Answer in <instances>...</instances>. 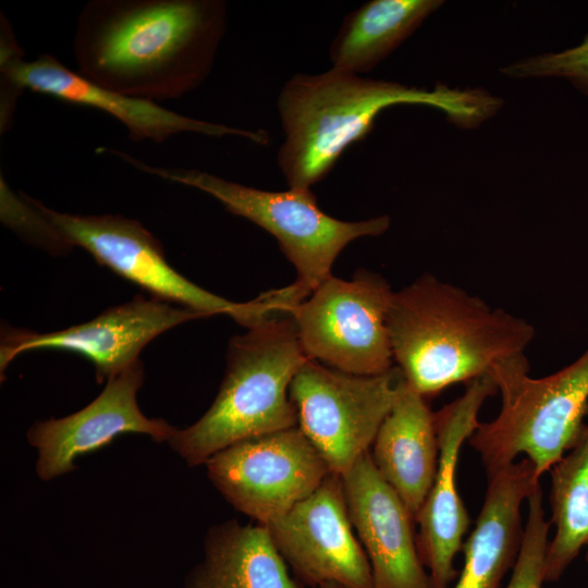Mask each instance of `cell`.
<instances>
[{
  "label": "cell",
  "instance_id": "d4e9b609",
  "mask_svg": "<svg viewBox=\"0 0 588 588\" xmlns=\"http://www.w3.org/2000/svg\"><path fill=\"white\" fill-rule=\"evenodd\" d=\"M316 588H344L340 585H336V584H324V585H321V586H318Z\"/></svg>",
  "mask_w": 588,
  "mask_h": 588
},
{
  "label": "cell",
  "instance_id": "7402d4cb",
  "mask_svg": "<svg viewBox=\"0 0 588 588\" xmlns=\"http://www.w3.org/2000/svg\"><path fill=\"white\" fill-rule=\"evenodd\" d=\"M527 519L520 549L505 588H542L549 546L550 520L546 518L543 495L538 483L527 497Z\"/></svg>",
  "mask_w": 588,
  "mask_h": 588
},
{
  "label": "cell",
  "instance_id": "44dd1931",
  "mask_svg": "<svg viewBox=\"0 0 588 588\" xmlns=\"http://www.w3.org/2000/svg\"><path fill=\"white\" fill-rule=\"evenodd\" d=\"M551 470V525L544 581H558L583 548L588 547V412L575 444Z\"/></svg>",
  "mask_w": 588,
  "mask_h": 588
},
{
  "label": "cell",
  "instance_id": "2e32d148",
  "mask_svg": "<svg viewBox=\"0 0 588 588\" xmlns=\"http://www.w3.org/2000/svg\"><path fill=\"white\" fill-rule=\"evenodd\" d=\"M358 540L370 564L373 588H432L414 535V517L378 473L370 452L341 476Z\"/></svg>",
  "mask_w": 588,
  "mask_h": 588
},
{
  "label": "cell",
  "instance_id": "ac0fdd59",
  "mask_svg": "<svg viewBox=\"0 0 588 588\" xmlns=\"http://www.w3.org/2000/svg\"><path fill=\"white\" fill-rule=\"evenodd\" d=\"M370 455L378 473L415 519L434 479L439 441L434 413L426 397L404 378L377 432Z\"/></svg>",
  "mask_w": 588,
  "mask_h": 588
},
{
  "label": "cell",
  "instance_id": "603a6c76",
  "mask_svg": "<svg viewBox=\"0 0 588 588\" xmlns=\"http://www.w3.org/2000/svg\"><path fill=\"white\" fill-rule=\"evenodd\" d=\"M1 220L21 237L52 254L70 249L57 234L38 206L24 193L15 194L1 179Z\"/></svg>",
  "mask_w": 588,
  "mask_h": 588
},
{
  "label": "cell",
  "instance_id": "6da1fadb",
  "mask_svg": "<svg viewBox=\"0 0 588 588\" xmlns=\"http://www.w3.org/2000/svg\"><path fill=\"white\" fill-rule=\"evenodd\" d=\"M225 19L219 0H90L73 37L77 73L130 97L179 98L208 76Z\"/></svg>",
  "mask_w": 588,
  "mask_h": 588
},
{
  "label": "cell",
  "instance_id": "9c48e42d",
  "mask_svg": "<svg viewBox=\"0 0 588 588\" xmlns=\"http://www.w3.org/2000/svg\"><path fill=\"white\" fill-rule=\"evenodd\" d=\"M402 372L359 376L308 359L295 375L290 396L297 427L332 474L343 476L370 452L394 403Z\"/></svg>",
  "mask_w": 588,
  "mask_h": 588
},
{
  "label": "cell",
  "instance_id": "8fae6325",
  "mask_svg": "<svg viewBox=\"0 0 588 588\" xmlns=\"http://www.w3.org/2000/svg\"><path fill=\"white\" fill-rule=\"evenodd\" d=\"M205 465L226 501L261 525L310 495L331 474L298 427L237 442Z\"/></svg>",
  "mask_w": 588,
  "mask_h": 588
},
{
  "label": "cell",
  "instance_id": "ba28073f",
  "mask_svg": "<svg viewBox=\"0 0 588 588\" xmlns=\"http://www.w3.org/2000/svg\"><path fill=\"white\" fill-rule=\"evenodd\" d=\"M393 294L383 277L367 270L351 280L330 275L290 311L307 358L359 376L389 371Z\"/></svg>",
  "mask_w": 588,
  "mask_h": 588
},
{
  "label": "cell",
  "instance_id": "484cf974",
  "mask_svg": "<svg viewBox=\"0 0 588 588\" xmlns=\"http://www.w3.org/2000/svg\"><path fill=\"white\" fill-rule=\"evenodd\" d=\"M586 561H587V563H588V550H587V552H586Z\"/></svg>",
  "mask_w": 588,
  "mask_h": 588
},
{
  "label": "cell",
  "instance_id": "d6986e66",
  "mask_svg": "<svg viewBox=\"0 0 588 588\" xmlns=\"http://www.w3.org/2000/svg\"><path fill=\"white\" fill-rule=\"evenodd\" d=\"M204 552L185 588H297L265 525L229 520L215 526Z\"/></svg>",
  "mask_w": 588,
  "mask_h": 588
},
{
  "label": "cell",
  "instance_id": "7c38bea8",
  "mask_svg": "<svg viewBox=\"0 0 588 588\" xmlns=\"http://www.w3.org/2000/svg\"><path fill=\"white\" fill-rule=\"evenodd\" d=\"M209 317L156 296L137 295L89 321L58 331L41 333L7 327L1 332V375L22 353L63 350L91 360L96 379L102 382L136 362L142 350L159 334L186 321Z\"/></svg>",
  "mask_w": 588,
  "mask_h": 588
},
{
  "label": "cell",
  "instance_id": "8992f818",
  "mask_svg": "<svg viewBox=\"0 0 588 588\" xmlns=\"http://www.w3.org/2000/svg\"><path fill=\"white\" fill-rule=\"evenodd\" d=\"M110 152L140 171L207 193L231 213L269 232L295 267L294 284L305 298L332 275L334 260L351 242L380 235L390 226L388 216L335 219L320 209L310 189L264 191L197 169L156 167L120 150Z\"/></svg>",
  "mask_w": 588,
  "mask_h": 588
},
{
  "label": "cell",
  "instance_id": "3957f363",
  "mask_svg": "<svg viewBox=\"0 0 588 588\" xmlns=\"http://www.w3.org/2000/svg\"><path fill=\"white\" fill-rule=\"evenodd\" d=\"M388 329L396 367L424 397L489 375L535 336L527 320L428 273L394 292Z\"/></svg>",
  "mask_w": 588,
  "mask_h": 588
},
{
  "label": "cell",
  "instance_id": "e0dca14e",
  "mask_svg": "<svg viewBox=\"0 0 588 588\" xmlns=\"http://www.w3.org/2000/svg\"><path fill=\"white\" fill-rule=\"evenodd\" d=\"M488 487L475 527L464 541V565L452 588H499L513 568L523 539L520 507L540 483L528 458L487 477Z\"/></svg>",
  "mask_w": 588,
  "mask_h": 588
},
{
  "label": "cell",
  "instance_id": "5bb4252c",
  "mask_svg": "<svg viewBox=\"0 0 588 588\" xmlns=\"http://www.w3.org/2000/svg\"><path fill=\"white\" fill-rule=\"evenodd\" d=\"M497 392L490 375H485L466 383L461 396L434 413L438 466L432 486L415 518L418 524L417 548L432 588H450L458 575L454 560L462 550L470 525L456 485L460 451L479 425L477 417L483 402Z\"/></svg>",
  "mask_w": 588,
  "mask_h": 588
},
{
  "label": "cell",
  "instance_id": "30bf717a",
  "mask_svg": "<svg viewBox=\"0 0 588 588\" xmlns=\"http://www.w3.org/2000/svg\"><path fill=\"white\" fill-rule=\"evenodd\" d=\"M1 101L0 115L12 119L17 97L24 89L60 100L87 106L117 119L133 140L160 144L181 133L207 136H240L258 145H268L265 131H252L186 117L155 101L130 97L95 85L63 65L51 54L25 61L12 26L1 23L0 40Z\"/></svg>",
  "mask_w": 588,
  "mask_h": 588
},
{
  "label": "cell",
  "instance_id": "52a82bcc",
  "mask_svg": "<svg viewBox=\"0 0 588 588\" xmlns=\"http://www.w3.org/2000/svg\"><path fill=\"white\" fill-rule=\"evenodd\" d=\"M38 206L69 249L82 247L99 264L156 296L196 311L224 314L247 328L281 311L272 291L236 303L191 282L167 261L161 243L137 220L121 215H75Z\"/></svg>",
  "mask_w": 588,
  "mask_h": 588
},
{
  "label": "cell",
  "instance_id": "5b68a950",
  "mask_svg": "<svg viewBox=\"0 0 588 588\" xmlns=\"http://www.w3.org/2000/svg\"><path fill=\"white\" fill-rule=\"evenodd\" d=\"M501 395L497 417L479 422L468 443L487 477L524 454L538 479L575 444L588 412V348L559 371L529 376L524 354L489 372Z\"/></svg>",
  "mask_w": 588,
  "mask_h": 588
},
{
  "label": "cell",
  "instance_id": "4fadbf2b",
  "mask_svg": "<svg viewBox=\"0 0 588 588\" xmlns=\"http://www.w3.org/2000/svg\"><path fill=\"white\" fill-rule=\"evenodd\" d=\"M265 526L285 563L309 585L373 588L341 476L331 473L310 495Z\"/></svg>",
  "mask_w": 588,
  "mask_h": 588
},
{
  "label": "cell",
  "instance_id": "ffe728a7",
  "mask_svg": "<svg viewBox=\"0 0 588 588\" xmlns=\"http://www.w3.org/2000/svg\"><path fill=\"white\" fill-rule=\"evenodd\" d=\"M442 3L372 0L363 4L346 15L330 46L332 69L356 75L372 70Z\"/></svg>",
  "mask_w": 588,
  "mask_h": 588
},
{
  "label": "cell",
  "instance_id": "277c9868",
  "mask_svg": "<svg viewBox=\"0 0 588 588\" xmlns=\"http://www.w3.org/2000/svg\"><path fill=\"white\" fill-rule=\"evenodd\" d=\"M225 375L208 411L175 429L169 445L188 465L247 439L297 427L291 383L308 360L289 313H278L230 340Z\"/></svg>",
  "mask_w": 588,
  "mask_h": 588
},
{
  "label": "cell",
  "instance_id": "7a4b0ae2",
  "mask_svg": "<svg viewBox=\"0 0 588 588\" xmlns=\"http://www.w3.org/2000/svg\"><path fill=\"white\" fill-rule=\"evenodd\" d=\"M401 103L427 105L460 127H476L494 115L502 101L482 89L437 85L428 90L332 68L294 75L278 98L285 138L277 160L290 188L310 189L370 132L381 111Z\"/></svg>",
  "mask_w": 588,
  "mask_h": 588
},
{
  "label": "cell",
  "instance_id": "9a60e30c",
  "mask_svg": "<svg viewBox=\"0 0 588 588\" xmlns=\"http://www.w3.org/2000/svg\"><path fill=\"white\" fill-rule=\"evenodd\" d=\"M144 378L143 364L137 359L109 377L102 392L81 411L35 422L27 439L37 449L38 477L51 480L72 471L78 456L108 445L121 434L140 433L158 443L168 442L176 428L161 418H148L137 404Z\"/></svg>",
  "mask_w": 588,
  "mask_h": 588
},
{
  "label": "cell",
  "instance_id": "cb8c5ba5",
  "mask_svg": "<svg viewBox=\"0 0 588 588\" xmlns=\"http://www.w3.org/2000/svg\"><path fill=\"white\" fill-rule=\"evenodd\" d=\"M501 71L513 78H564L588 95V34L575 47L525 58L506 65Z\"/></svg>",
  "mask_w": 588,
  "mask_h": 588
}]
</instances>
